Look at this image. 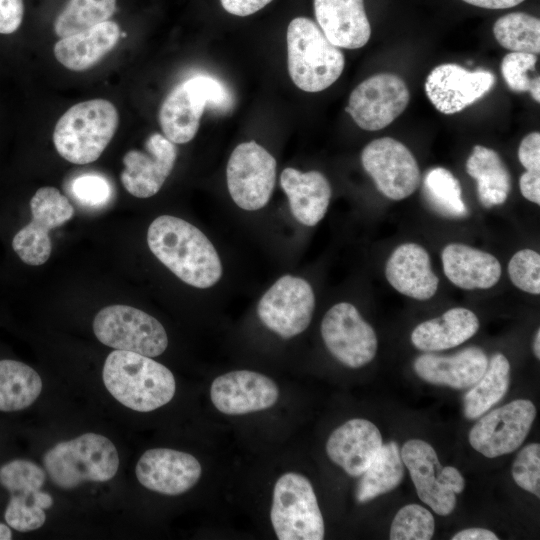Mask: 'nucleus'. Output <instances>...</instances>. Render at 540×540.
<instances>
[{"instance_id": "nucleus-9", "label": "nucleus", "mask_w": 540, "mask_h": 540, "mask_svg": "<svg viewBox=\"0 0 540 540\" xmlns=\"http://www.w3.org/2000/svg\"><path fill=\"white\" fill-rule=\"evenodd\" d=\"M400 453L420 500L436 514L449 515L456 506V494L465 487L461 473L455 467H443L434 448L424 440H408Z\"/></svg>"}, {"instance_id": "nucleus-24", "label": "nucleus", "mask_w": 540, "mask_h": 540, "mask_svg": "<svg viewBox=\"0 0 540 540\" xmlns=\"http://www.w3.org/2000/svg\"><path fill=\"white\" fill-rule=\"evenodd\" d=\"M487 365L485 352L471 346L448 356L422 354L415 359L413 367L426 382L464 389L473 386L482 377Z\"/></svg>"}, {"instance_id": "nucleus-34", "label": "nucleus", "mask_w": 540, "mask_h": 540, "mask_svg": "<svg viewBox=\"0 0 540 540\" xmlns=\"http://www.w3.org/2000/svg\"><path fill=\"white\" fill-rule=\"evenodd\" d=\"M498 43L512 52L540 53V20L528 13L513 12L500 17L493 26Z\"/></svg>"}, {"instance_id": "nucleus-51", "label": "nucleus", "mask_w": 540, "mask_h": 540, "mask_svg": "<svg viewBox=\"0 0 540 540\" xmlns=\"http://www.w3.org/2000/svg\"><path fill=\"white\" fill-rule=\"evenodd\" d=\"M533 351L536 358L539 359L540 358V329H537L535 337H534Z\"/></svg>"}, {"instance_id": "nucleus-36", "label": "nucleus", "mask_w": 540, "mask_h": 540, "mask_svg": "<svg viewBox=\"0 0 540 540\" xmlns=\"http://www.w3.org/2000/svg\"><path fill=\"white\" fill-rule=\"evenodd\" d=\"M434 517L418 504H408L395 515L390 529L391 540H429L434 534Z\"/></svg>"}, {"instance_id": "nucleus-40", "label": "nucleus", "mask_w": 540, "mask_h": 540, "mask_svg": "<svg viewBox=\"0 0 540 540\" xmlns=\"http://www.w3.org/2000/svg\"><path fill=\"white\" fill-rule=\"evenodd\" d=\"M537 58L535 54L524 52H511L504 56L501 62V73L514 92H528L531 78L529 71H533Z\"/></svg>"}, {"instance_id": "nucleus-6", "label": "nucleus", "mask_w": 540, "mask_h": 540, "mask_svg": "<svg viewBox=\"0 0 540 540\" xmlns=\"http://www.w3.org/2000/svg\"><path fill=\"white\" fill-rule=\"evenodd\" d=\"M231 97L218 79L196 75L175 86L164 99L159 122L164 136L175 144L191 141L196 135L206 106L228 108Z\"/></svg>"}, {"instance_id": "nucleus-50", "label": "nucleus", "mask_w": 540, "mask_h": 540, "mask_svg": "<svg viewBox=\"0 0 540 540\" xmlns=\"http://www.w3.org/2000/svg\"><path fill=\"white\" fill-rule=\"evenodd\" d=\"M12 538V532L9 525L0 523V540H10Z\"/></svg>"}, {"instance_id": "nucleus-1", "label": "nucleus", "mask_w": 540, "mask_h": 540, "mask_svg": "<svg viewBox=\"0 0 540 540\" xmlns=\"http://www.w3.org/2000/svg\"><path fill=\"white\" fill-rule=\"evenodd\" d=\"M147 243L154 256L184 283L214 286L222 276L218 252L207 236L184 219L161 215L150 224Z\"/></svg>"}, {"instance_id": "nucleus-3", "label": "nucleus", "mask_w": 540, "mask_h": 540, "mask_svg": "<svg viewBox=\"0 0 540 540\" xmlns=\"http://www.w3.org/2000/svg\"><path fill=\"white\" fill-rule=\"evenodd\" d=\"M288 72L305 92H320L342 74L345 58L320 27L306 17L294 18L287 28Z\"/></svg>"}, {"instance_id": "nucleus-42", "label": "nucleus", "mask_w": 540, "mask_h": 540, "mask_svg": "<svg viewBox=\"0 0 540 540\" xmlns=\"http://www.w3.org/2000/svg\"><path fill=\"white\" fill-rule=\"evenodd\" d=\"M4 517L9 527L20 532L36 530L46 520V514L41 507L35 504L20 503L11 499L6 507Z\"/></svg>"}, {"instance_id": "nucleus-15", "label": "nucleus", "mask_w": 540, "mask_h": 540, "mask_svg": "<svg viewBox=\"0 0 540 540\" xmlns=\"http://www.w3.org/2000/svg\"><path fill=\"white\" fill-rule=\"evenodd\" d=\"M409 100L410 93L402 78L392 73H379L354 88L345 111L360 128L377 131L400 116Z\"/></svg>"}, {"instance_id": "nucleus-28", "label": "nucleus", "mask_w": 540, "mask_h": 540, "mask_svg": "<svg viewBox=\"0 0 540 540\" xmlns=\"http://www.w3.org/2000/svg\"><path fill=\"white\" fill-rule=\"evenodd\" d=\"M479 326L478 317L473 311L456 307L447 310L440 317L417 325L412 331L411 341L421 351L446 350L470 339Z\"/></svg>"}, {"instance_id": "nucleus-11", "label": "nucleus", "mask_w": 540, "mask_h": 540, "mask_svg": "<svg viewBox=\"0 0 540 540\" xmlns=\"http://www.w3.org/2000/svg\"><path fill=\"white\" fill-rule=\"evenodd\" d=\"M315 308L311 285L303 278L284 275L263 294L257 305L261 322L283 339L307 329Z\"/></svg>"}, {"instance_id": "nucleus-38", "label": "nucleus", "mask_w": 540, "mask_h": 540, "mask_svg": "<svg viewBox=\"0 0 540 540\" xmlns=\"http://www.w3.org/2000/svg\"><path fill=\"white\" fill-rule=\"evenodd\" d=\"M508 273L512 283L520 290L540 293V255L531 249L516 252L509 261Z\"/></svg>"}, {"instance_id": "nucleus-49", "label": "nucleus", "mask_w": 540, "mask_h": 540, "mask_svg": "<svg viewBox=\"0 0 540 540\" xmlns=\"http://www.w3.org/2000/svg\"><path fill=\"white\" fill-rule=\"evenodd\" d=\"M528 92H530L532 98L536 102H540V78L539 76L532 78L530 82V87Z\"/></svg>"}, {"instance_id": "nucleus-19", "label": "nucleus", "mask_w": 540, "mask_h": 540, "mask_svg": "<svg viewBox=\"0 0 540 540\" xmlns=\"http://www.w3.org/2000/svg\"><path fill=\"white\" fill-rule=\"evenodd\" d=\"M135 473L145 488L175 496L187 492L198 482L202 468L191 454L170 448H153L139 458Z\"/></svg>"}, {"instance_id": "nucleus-20", "label": "nucleus", "mask_w": 540, "mask_h": 540, "mask_svg": "<svg viewBox=\"0 0 540 540\" xmlns=\"http://www.w3.org/2000/svg\"><path fill=\"white\" fill-rule=\"evenodd\" d=\"M213 405L222 413L242 415L272 407L279 389L269 377L249 370H236L218 376L211 385Z\"/></svg>"}, {"instance_id": "nucleus-32", "label": "nucleus", "mask_w": 540, "mask_h": 540, "mask_svg": "<svg viewBox=\"0 0 540 540\" xmlns=\"http://www.w3.org/2000/svg\"><path fill=\"white\" fill-rule=\"evenodd\" d=\"M510 383V363L501 353L494 354L488 361L482 377L464 397V414L475 419L486 413L506 394Z\"/></svg>"}, {"instance_id": "nucleus-35", "label": "nucleus", "mask_w": 540, "mask_h": 540, "mask_svg": "<svg viewBox=\"0 0 540 540\" xmlns=\"http://www.w3.org/2000/svg\"><path fill=\"white\" fill-rule=\"evenodd\" d=\"M116 9V0H69L54 23L57 36L63 38L108 21Z\"/></svg>"}, {"instance_id": "nucleus-5", "label": "nucleus", "mask_w": 540, "mask_h": 540, "mask_svg": "<svg viewBox=\"0 0 540 540\" xmlns=\"http://www.w3.org/2000/svg\"><path fill=\"white\" fill-rule=\"evenodd\" d=\"M42 461L51 481L63 489H72L86 481H108L119 467L115 445L105 436L92 432L57 443L44 454Z\"/></svg>"}, {"instance_id": "nucleus-13", "label": "nucleus", "mask_w": 540, "mask_h": 540, "mask_svg": "<svg viewBox=\"0 0 540 540\" xmlns=\"http://www.w3.org/2000/svg\"><path fill=\"white\" fill-rule=\"evenodd\" d=\"M321 335L329 352L347 367L360 368L376 355V333L351 303H337L325 313Z\"/></svg>"}, {"instance_id": "nucleus-29", "label": "nucleus", "mask_w": 540, "mask_h": 540, "mask_svg": "<svg viewBox=\"0 0 540 540\" xmlns=\"http://www.w3.org/2000/svg\"><path fill=\"white\" fill-rule=\"evenodd\" d=\"M466 171L477 182V194L485 208L502 205L511 190V175L493 149L475 145L466 161Z\"/></svg>"}, {"instance_id": "nucleus-16", "label": "nucleus", "mask_w": 540, "mask_h": 540, "mask_svg": "<svg viewBox=\"0 0 540 540\" xmlns=\"http://www.w3.org/2000/svg\"><path fill=\"white\" fill-rule=\"evenodd\" d=\"M535 416L536 408L530 400L509 402L480 418L470 430L469 443L488 458L509 454L523 443Z\"/></svg>"}, {"instance_id": "nucleus-8", "label": "nucleus", "mask_w": 540, "mask_h": 540, "mask_svg": "<svg viewBox=\"0 0 540 540\" xmlns=\"http://www.w3.org/2000/svg\"><path fill=\"white\" fill-rule=\"evenodd\" d=\"M93 331L108 347L151 358L161 355L168 346L163 325L148 313L127 305L101 309L94 318Z\"/></svg>"}, {"instance_id": "nucleus-41", "label": "nucleus", "mask_w": 540, "mask_h": 540, "mask_svg": "<svg viewBox=\"0 0 540 540\" xmlns=\"http://www.w3.org/2000/svg\"><path fill=\"white\" fill-rule=\"evenodd\" d=\"M71 192L80 204L91 208L105 206L112 196L109 182L97 174H85L75 178L71 184Z\"/></svg>"}, {"instance_id": "nucleus-30", "label": "nucleus", "mask_w": 540, "mask_h": 540, "mask_svg": "<svg viewBox=\"0 0 540 540\" xmlns=\"http://www.w3.org/2000/svg\"><path fill=\"white\" fill-rule=\"evenodd\" d=\"M356 488V500L363 504L394 490L404 476V463L395 441L382 444L377 455L360 475Z\"/></svg>"}, {"instance_id": "nucleus-21", "label": "nucleus", "mask_w": 540, "mask_h": 540, "mask_svg": "<svg viewBox=\"0 0 540 540\" xmlns=\"http://www.w3.org/2000/svg\"><path fill=\"white\" fill-rule=\"evenodd\" d=\"M382 444L381 433L375 424L354 418L331 433L326 453L348 475L358 477L371 464Z\"/></svg>"}, {"instance_id": "nucleus-33", "label": "nucleus", "mask_w": 540, "mask_h": 540, "mask_svg": "<svg viewBox=\"0 0 540 540\" xmlns=\"http://www.w3.org/2000/svg\"><path fill=\"white\" fill-rule=\"evenodd\" d=\"M422 196L427 206L444 218L460 219L468 215L461 185L446 168L434 167L426 172Z\"/></svg>"}, {"instance_id": "nucleus-39", "label": "nucleus", "mask_w": 540, "mask_h": 540, "mask_svg": "<svg viewBox=\"0 0 540 540\" xmlns=\"http://www.w3.org/2000/svg\"><path fill=\"white\" fill-rule=\"evenodd\" d=\"M516 484L540 497V445L531 443L520 450L512 466Z\"/></svg>"}, {"instance_id": "nucleus-12", "label": "nucleus", "mask_w": 540, "mask_h": 540, "mask_svg": "<svg viewBox=\"0 0 540 540\" xmlns=\"http://www.w3.org/2000/svg\"><path fill=\"white\" fill-rule=\"evenodd\" d=\"M361 162L377 189L391 200L409 197L420 185L421 174L414 155L394 138L383 137L368 143Z\"/></svg>"}, {"instance_id": "nucleus-10", "label": "nucleus", "mask_w": 540, "mask_h": 540, "mask_svg": "<svg viewBox=\"0 0 540 540\" xmlns=\"http://www.w3.org/2000/svg\"><path fill=\"white\" fill-rule=\"evenodd\" d=\"M276 167L275 158L258 143L239 144L226 168L227 187L235 204L247 211L263 208L274 190Z\"/></svg>"}, {"instance_id": "nucleus-47", "label": "nucleus", "mask_w": 540, "mask_h": 540, "mask_svg": "<svg viewBox=\"0 0 540 540\" xmlns=\"http://www.w3.org/2000/svg\"><path fill=\"white\" fill-rule=\"evenodd\" d=\"M495 533L484 528H468L456 533L452 540H498Z\"/></svg>"}, {"instance_id": "nucleus-2", "label": "nucleus", "mask_w": 540, "mask_h": 540, "mask_svg": "<svg viewBox=\"0 0 540 540\" xmlns=\"http://www.w3.org/2000/svg\"><path fill=\"white\" fill-rule=\"evenodd\" d=\"M102 378L108 392L122 405L150 412L172 400L176 383L161 363L135 352L114 350L104 363Z\"/></svg>"}, {"instance_id": "nucleus-7", "label": "nucleus", "mask_w": 540, "mask_h": 540, "mask_svg": "<svg viewBox=\"0 0 540 540\" xmlns=\"http://www.w3.org/2000/svg\"><path fill=\"white\" fill-rule=\"evenodd\" d=\"M270 519L279 540H322L324 521L310 481L295 472L275 483Z\"/></svg>"}, {"instance_id": "nucleus-46", "label": "nucleus", "mask_w": 540, "mask_h": 540, "mask_svg": "<svg viewBox=\"0 0 540 540\" xmlns=\"http://www.w3.org/2000/svg\"><path fill=\"white\" fill-rule=\"evenodd\" d=\"M519 187L524 198L540 204V172L525 171L520 176Z\"/></svg>"}, {"instance_id": "nucleus-31", "label": "nucleus", "mask_w": 540, "mask_h": 540, "mask_svg": "<svg viewBox=\"0 0 540 540\" xmlns=\"http://www.w3.org/2000/svg\"><path fill=\"white\" fill-rule=\"evenodd\" d=\"M41 391V377L33 368L15 360H0V411L25 409Z\"/></svg>"}, {"instance_id": "nucleus-18", "label": "nucleus", "mask_w": 540, "mask_h": 540, "mask_svg": "<svg viewBox=\"0 0 540 540\" xmlns=\"http://www.w3.org/2000/svg\"><path fill=\"white\" fill-rule=\"evenodd\" d=\"M176 158L175 143L160 133H153L145 142V151L130 150L124 155L121 182L137 198L152 197L170 175Z\"/></svg>"}, {"instance_id": "nucleus-22", "label": "nucleus", "mask_w": 540, "mask_h": 540, "mask_svg": "<svg viewBox=\"0 0 540 540\" xmlns=\"http://www.w3.org/2000/svg\"><path fill=\"white\" fill-rule=\"evenodd\" d=\"M385 276L395 290L417 300L433 297L439 284L428 252L416 243L395 248L386 262Z\"/></svg>"}, {"instance_id": "nucleus-26", "label": "nucleus", "mask_w": 540, "mask_h": 540, "mask_svg": "<svg viewBox=\"0 0 540 540\" xmlns=\"http://www.w3.org/2000/svg\"><path fill=\"white\" fill-rule=\"evenodd\" d=\"M448 280L465 289H489L501 277V264L492 254L462 243L446 245L441 254Z\"/></svg>"}, {"instance_id": "nucleus-14", "label": "nucleus", "mask_w": 540, "mask_h": 540, "mask_svg": "<svg viewBox=\"0 0 540 540\" xmlns=\"http://www.w3.org/2000/svg\"><path fill=\"white\" fill-rule=\"evenodd\" d=\"M32 219L13 237L12 248L26 264L38 266L50 257V229L58 227L74 214L69 200L55 187L39 188L30 201Z\"/></svg>"}, {"instance_id": "nucleus-43", "label": "nucleus", "mask_w": 540, "mask_h": 540, "mask_svg": "<svg viewBox=\"0 0 540 540\" xmlns=\"http://www.w3.org/2000/svg\"><path fill=\"white\" fill-rule=\"evenodd\" d=\"M518 158L526 171L540 172V133L526 135L518 148Z\"/></svg>"}, {"instance_id": "nucleus-44", "label": "nucleus", "mask_w": 540, "mask_h": 540, "mask_svg": "<svg viewBox=\"0 0 540 540\" xmlns=\"http://www.w3.org/2000/svg\"><path fill=\"white\" fill-rule=\"evenodd\" d=\"M23 14V0H0V33L15 32L22 23Z\"/></svg>"}, {"instance_id": "nucleus-27", "label": "nucleus", "mask_w": 540, "mask_h": 540, "mask_svg": "<svg viewBox=\"0 0 540 540\" xmlns=\"http://www.w3.org/2000/svg\"><path fill=\"white\" fill-rule=\"evenodd\" d=\"M119 26L105 21L92 28L61 38L54 47L58 62L73 71H84L97 64L117 44Z\"/></svg>"}, {"instance_id": "nucleus-17", "label": "nucleus", "mask_w": 540, "mask_h": 540, "mask_svg": "<svg viewBox=\"0 0 540 540\" xmlns=\"http://www.w3.org/2000/svg\"><path fill=\"white\" fill-rule=\"evenodd\" d=\"M488 70L468 71L454 63L436 66L425 81V92L441 113H458L487 94L495 84Z\"/></svg>"}, {"instance_id": "nucleus-25", "label": "nucleus", "mask_w": 540, "mask_h": 540, "mask_svg": "<svg viewBox=\"0 0 540 540\" xmlns=\"http://www.w3.org/2000/svg\"><path fill=\"white\" fill-rule=\"evenodd\" d=\"M280 185L299 223L312 227L323 219L330 203L331 186L321 172L288 167L280 175Z\"/></svg>"}, {"instance_id": "nucleus-37", "label": "nucleus", "mask_w": 540, "mask_h": 540, "mask_svg": "<svg viewBox=\"0 0 540 540\" xmlns=\"http://www.w3.org/2000/svg\"><path fill=\"white\" fill-rule=\"evenodd\" d=\"M45 480L46 471L28 460L16 459L0 468V483L10 493L39 490Z\"/></svg>"}, {"instance_id": "nucleus-23", "label": "nucleus", "mask_w": 540, "mask_h": 540, "mask_svg": "<svg viewBox=\"0 0 540 540\" xmlns=\"http://www.w3.org/2000/svg\"><path fill=\"white\" fill-rule=\"evenodd\" d=\"M318 26L335 46L363 47L370 39L371 27L363 0H314Z\"/></svg>"}, {"instance_id": "nucleus-48", "label": "nucleus", "mask_w": 540, "mask_h": 540, "mask_svg": "<svg viewBox=\"0 0 540 540\" xmlns=\"http://www.w3.org/2000/svg\"><path fill=\"white\" fill-rule=\"evenodd\" d=\"M473 6L486 9H507L514 7L524 0H463Z\"/></svg>"}, {"instance_id": "nucleus-4", "label": "nucleus", "mask_w": 540, "mask_h": 540, "mask_svg": "<svg viewBox=\"0 0 540 540\" xmlns=\"http://www.w3.org/2000/svg\"><path fill=\"white\" fill-rule=\"evenodd\" d=\"M118 112L108 100L93 99L69 108L57 121L53 142L59 155L74 164L96 161L118 127Z\"/></svg>"}, {"instance_id": "nucleus-45", "label": "nucleus", "mask_w": 540, "mask_h": 540, "mask_svg": "<svg viewBox=\"0 0 540 540\" xmlns=\"http://www.w3.org/2000/svg\"><path fill=\"white\" fill-rule=\"evenodd\" d=\"M271 1L272 0H220L222 7L228 13L241 17L259 11Z\"/></svg>"}]
</instances>
